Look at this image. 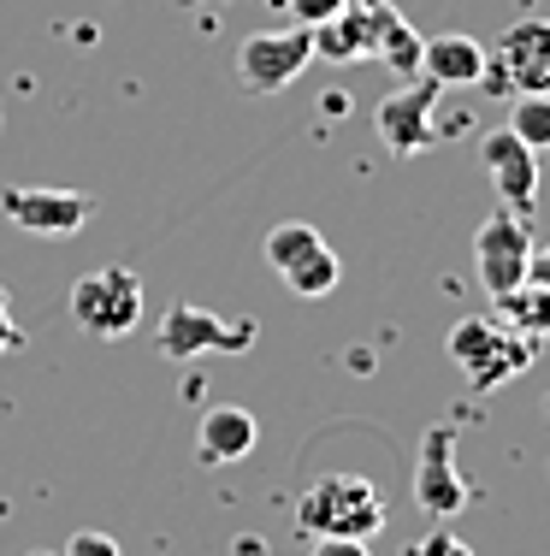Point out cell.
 <instances>
[{"label":"cell","mask_w":550,"mask_h":556,"mask_svg":"<svg viewBox=\"0 0 550 556\" xmlns=\"http://www.w3.org/2000/svg\"><path fill=\"white\" fill-rule=\"evenodd\" d=\"M296 527L314 539H373L385 527V497L361 473H320L296 497Z\"/></svg>","instance_id":"cell-1"},{"label":"cell","mask_w":550,"mask_h":556,"mask_svg":"<svg viewBox=\"0 0 550 556\" xmlns=\"http://www.w3.org/2000/svg\"><path fill=\"white\" fill-rule=\"evenodd\" d=\"M533 355H539V343H527L521 332H509L503 320H456L450 326V362L468 374V386H474L479 396L497 391L503 379L527 374Z\"/></svg>","instance_id":"cell-2"},{"label":"cell","mask_w":550,"mask_h":556,"mask_svg":"<svg viewBox=\"0 0 550 556\" xmlns=\"http://www.w3.org/2000/svg\"><path fill=\"white\" fill-rule=\"evenodd\" d=\"M486 89L509 96H550V18H521L486 48Z\"/></svg>","instance_id":"cell-3"},{"label":"cell","mask_w":550,"mask_h":556,"mask_svg":"<svg viewBox=\"0 0 550 556\" xmlns=\"http://www.w3.org/2000/svg\"><path fill=\"white\" fill-rule=\"evenodd\" d=\"M72 320L89 338H125L142 320V278L130 267H101L72 285Z\"/></svg>","instance_id":"cell-4"},{"label":"cell","mask_w":550,"mask_h":556,"mask_svg":"<svg viewBox=\"0 0 550 556\" xmlns=\"http://www.w3.org/2000/svg\"><path fill=\"white\" fill-rule=\"evenodd\" d=\"M255 343V320H226L195 302H172L161 320V355L166 362H195V355H243Z\"/></svg>","instance_id":"cell-5"},{"label":"cell","mask_w":550,"mask_h":556,"mask_svg":"<svg viewBox=\"0 0 550 556\" xmlns=\"http://www.w3.org/2000/svg\"><path fill=\"white\" fill-rule=\"evenodd\" d=\"M527 261H533V231H527V214H497L474 231V273H479V290L497 302L509 290L527 285Z\"/></svg>","instance_id":"cell-6"},{"label":"cell","mask_w":550,"mask_h":556,"mask_svg":"<svg viewBox=\"0 0 550 556\" xmlns=\"http://www.w3.org/2000/svg\"><path fill=\"white\" fill-rule=\"evenodd\" d=\"M314 65V30L296 24V30H260L238 48V84L255 89V96H279L291 89Z\"/></svg>","instance_id":"cell-7"},{"label":"cell","mask_w":550,"mask_h":556,"mask_svg":"<svg viewBox=\"0 0 550 556\" xmlns=\"http://www.w3.org/2000/svg\"><path fill=\"white\" fill-rule=\"evenodd\" d=\"M432 108H438V84H432V77H409V84H397L385 101H379V113H373L379 142H385L397 161H414L421 149H432V142L444 137L438 118H432Z\"/></svg>","instance_id":"cell-8"},{"label":"cell","mask_w":550,"mask_h":556,"mask_svg":"<svg viewBox=\"0 0 550 556\" xmlns=\"http://www.w3.org/2000/svg\"><path fill=\"white\" fill-rule=\"evenodd\" d=\"M89 214H95V202L84 190H60V184H24V190L12 184V190H0V219L30 237H72L89 225Z\"/></svg>","instance_id":"cell-9"},{"label":"cell","mask_w":550,"mask_h":556,"mask_svg":"<svg viewBox=\"0 0 550 556\" xmlns=\"http://www.w3.org/2000/svg\"><path fill=\"white\" fill-rule=\"evenodd\" d=\"M414 503L432 521H450L468 509V480L456 468V427H426L421 432V456H414Z\"/></svg>","instance_id":"cell-10"},{"label":"cell","mask_w":550,"mask_h":556,"mask_svg":"<svg viewBox=\"0 0 550 556\" xmlns=\"http://www.w3.org/2000/svg\"><path fill=\"white\" fill-rule=\"evenodd\" d=\"M479 166H486L497 202H503L509 214H533V195H539V154H533L509 125L479 142Z\"/></svg>","instance_id":"cell-11"},{"label":"cell","mask_w":550,"mask_h":556,"mask_svg":"<svg viewBox=\"0 0 550 556\" xmlns=\"http://www.w3.org/2000/svg\"><path fill=\"white\" fill-rule=\"evenodd\" d=\"M260 427L255 415L238 403H214L202 415V432H195V462H207V468H226V462H243L248 450H255Z\"/></svg>","instance_id":"cell-12"},{"label":"cell","mask_w":550,"mask_h":556,"mask_svg":"<svg viewBox=\"0 0 550 556\" xmlns=\"http://www.w3.org/2000/svg\"><path fill=\"white\" fill-rule=\"evenodd\" d=\"M421 77H432V84H450V89H468L486 77V48L474 42V36L450 30V36H432L426 54H421Z\"/></svg>","instance_id":"cell-13"},{"label":"cell","mask_w":550,"mask_h":556,"mask_svg":"<svg viewBox=\"0 0 550 556\" xmlns=\"http://www.w3.org/2000/svg\"><path fill=\"white\" fill-rule=\"evenodd\" d=\"M497 320L545 350L550 343V285H521V290H509V296H497Z\"/></svg>","instance_id":"cell-14"},{"label":"cell","mask_w":550,"mask_h":556,"mask_svg":"<svg viewBox=\"0 0 550 556\" xmlns=\"http://www.w3.org/2000/svg\"><path fill=\"white\" fill-rule=\"evenodd\" d=\"M421 54H426V36L414 30L409 18H397V12H391V24L379 30V42H373V60L409 84V77H421Z\"/></svg>","instance_id":"cell-15"},{"label":"cell","mask_w":550,"mask_h":556,"mask_svg":"<svg viewBox=\"0 0 550 556\" xmlns=\"http://www.w3.org/2000/svg\"><path fill=\"white\" fill-rule=\"evenodd\" d=\"M279 278H284V290H291L296 302H320V296H332V290H337V278H344V267H337V255L320 243L314 255H303L296 267H284Z\"/></svg>","instance_id":"cell-16"},{"label":"cell","mask_w":550,"mask_h":556,"mask_svg":"<svg viewBox=\"0 0 550 556\" xmlns=\"http://www.w3.org/2000/svg\"><path fill=\"white\" fill-rule=\"evenodd\" d=\"M320 243H325V237L314 231L308 219H284V225H272V231H267L260 255H267V267H272V273H284V267H296L303 255H314Z\"/></svg>","instance_id":"cell-17"},{"label":"cell","mask_w":550,"mask_h":556,"mask_svg":"<svg viewBox=\"0 0 550 556\" xmlns=\"http://www.w3.org/2000/svg\"><path fill=\"white\" fill-rule=\"evenodd\" d=\"M509 130H515L533 154H545L550 149V96H515V108H509Z\"/></svg>","instance_id":"cell-18"},{"label":"cell","mask_w":550,"mask_h":556,"mask_svg":"<svg viewBox=\"0 0 550 556\" xmlns=\"http://www.w3.org/2000/svg\"><path fill=\"white\" fill-rule=\"evenodd\" d=\"M60 556H125V551H119V539L101 533V527H77V533L60 545Z\"/></svg>","instance_id":"cell-19"},{"label":"cell","mask_w":550,"mask_h":556,"mask_svg":"<svg viewBox=\"0 0 550 556\" xmlns=\"http://www.w3.org/2000/svg\"><path fill=\"white\" fill-rule=\"evenodd\" d=\"M409 556H474V551H468L456 533H426V539H421V545H414Z\"/></svg>","instance_id":"cell-20"},{"label":"cell","mask_w":550,"mask_h":556,"mask_svg":"<svg viewBox=\"0 0 550 556\" xmlns=\"http://www.w3.org/2000/svg\"><path fill=\"white\" fill-rule=\"evenodd\" d=\"M291 7H296V18H303L308 30H314V24H325V18H332V12H344L349 0H291Z\"/></svg>","instance_id":"cell-21"},{"label":"cell","mask_w":550,"mask_h":556,"mask_svg":"<svg viewBox=\"0 0 550 556\" xmlns=\"http://www.w3.org/2000/svg\"><path fill=\"white\" fill-rule=\"evenodd\" d=\"M12 350H24V326L12 320V308H7V290H0V355H12Z\"/></svg>","instance_id":"cell-22"},{"label":"cell","mask_w":550,"mask_h":556,"mask_svg":"<svg viewBox=\"0 0 550 556\" xmlns=\"http://www.w3.org/2000/svg\"><path fill=\"white\" fill-rule=\"evenodd\" d=\"M314 556H367V539H314Z\"/></svg>","instance_id":"cell-23"},{"label":"cell","mask_w":550,"mask_h":556,"mask_svg":"<svg viewBox=\"0 0 550 556\" xmlns=\"http://www.w3.org/2000/svg\"><path fill=\"white\" fill-rule=\"evenodd\" d=\"M527 285H550V243H533V261H527Z\"/></svg>","instance_id":"cell-24"},{"label":"cell","mask_w":550,"mask_h":556,"mask_svg":"<svg viewBox=\"0 0 550 556\" xmlns=\"http://www.w3.org/2000/svg\"><path fill=\"white\" fill-rule=\"evenodd\" d=\"M30 556H60V551H30Z\"/></svg>","instance_id":"cell-25"}]
</instances>
